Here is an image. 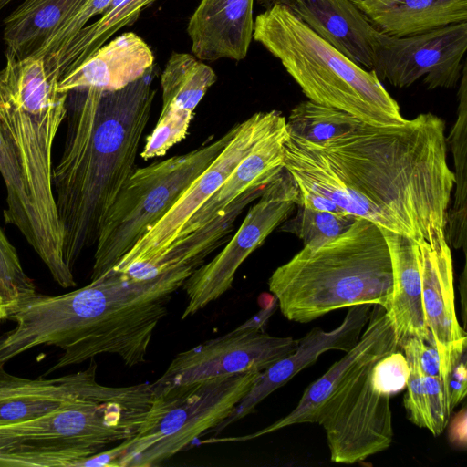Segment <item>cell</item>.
I'll return each mask as SVG.
<instances>
[{
  "instance_id": "cell-4",
  "label": "cell",
  "mask_w": 467,
  "mask_h": 467,
  "mask_svg": "<svg viewBox=\"0 0 467 467\" xmlns=\"http://www.w3.org/2000/svg\"><path fill=\"white\" fill-rule=\"evenodd\" d=\"M61 76L43 57H5L0 69V131L22 171L32 210L34 251L62 288L76 285L63 258V234L52 190V150L67 117L68 92L59 89Z\"/></svg>"
},
{
  "instance_id": "cell-34",
  "label": "cell",
  "mask_w": 467,
  "mask_h": 467,
  "mask_svg": "<svg viewBox=\"0 0 467 467\" xmlns=\"http://www.w3.org/2000/svg\"><path fill=\"white\" fill-rule=\"evenodd\" d=\"M111 0H87L50 35L40 48L31 56L45 61L60 53L76 35L96 16L106 11Z\"/></svg>"
},
{
  "instance_id": "cell-19",
  "label": "cell",
  "mask_w": 467,
  "mask_h": 467,
  "mask_svg": "<svg viewBox=\"0 0 467 467\" xmlns=\"http://www.w3.org/2000/svg\"><path fill=\"white\" fill-rule=\"evenodd\" d=\"M254 0H201L187 34L192 55L202 61L246 57L254 31Z\"/></svg>"
},
{
  "instance_id": "cell-5",
  "label": "cell",
  "mask_w": 467,
  "mask_h": 467,
  "mask_svg": "<svg viewBox=\"0 0 467 467\" xmlns=\"http://www.w3.org/2000/svg\"><path fill=\"white\" fill-rule=\"evenodd\" d=\"M268 287L283 316L298 323L360 304L388 311L392 268L383 233L358 217L340 235L304 245L273 272Z\"/></svg>"
},
{
  "instance_id": "cell-1",
  "label": "cell",
  "mask_w": 467,
  "mask_h": 467,
  "mask_svg": "<svg viewBox=\"0 0 467 467\" xmlns=\"http://www.w3.org/2000/svg\"><path fill=\"white\" fill-rule=\"evenodd\" d=\"M444 121L421 113L397 126L361 122L317 144L288 133L284 165L300 192L420 243L446 239L455 183Z\"/></svg>"
},
{
  "instance_id": "cell-33",
  "label": "cell",
  "mask_w": 467,
  "mask_h": 467,
  "mask_svg": "<svg viewBox=\"0 0 467 467\" xmlns=\"http://www.w3.org/2000/svg\"><path fill=\"white\" fill-rule=\"evenodd\" d=\"M358 219L349 213L317 211L297 205L296 214L286 219L280 231L295 234L304 245L337 237L345 233Z\"/></svg>"
},
{
  "instance_id": "cell-39",
  "label": "cell",
  "mask_w": 467,
  "mask_h": 467,
  "mask_svg": "<svg viewBox=\"0 0 467 467\" xmlns=\"http://www.w3.org/2000/svg\"><path fill=\"white\" fill-rule=\"evenodd\" d=\"M408 347L413 353L424 376L440 377V357L435 347L419 337L407 339L400 347Z\"/></svg>"
},
{
  "instance_id": "cell-32",
  "label": "cell",
  "mask_w": 467,
  "mask_h": 467,
  "mask_svg": "<svg viewBox=\"0 0 467 467\" xmlns=\"http://www.w3.org/2000/svg\"><path fill=\"white\" fill-rule=\"evenodd\" d=\"M38 294L15 246L0 227V296L9 317Z\"/></svg>"
},
{
  "instance_id": "cell-22",
  "label": "cell",
  "mask_w": 467,
  "mask_h": 467,
  "mask_svg": "<svg viewBox=\"0 0 467 467\" xmlns=\"http://www.w3.org/2000/svg\"><path fill=\"white\" fill-rule=\"evenodd\" d=\"M148 44L133 32H124L105 43L78 67L63 76L59 89L70 92L94 88L119 90L141 78L153 66Z\"/></svg>"
},
{
  "instance_id": "cell-20",
  "label": "cell",
  "mask_w": 467,
  "mask_h": 467,
  "mask_svg": "<svg viewBox=\"0 0 467 467\" xmlns=\"http://www.w3.org/2000/svg\"><path fill=\"white\" fill-rule=\"evenodd\" d=\"M286 5L349 60L373 70L380 31L349 0H290Z\"/></svg>"
},
{
  "instance_id": "cell-17",
  "label": "cell",
  "mask_w": 467,
  "mask_h": 467,
  "mask_svg": "<svg viewBox=\"0 0 467 467\" xmlns=\"http://www.w3.org/2000/svg\"><path fill=\"white\" fill-rule=\"evenodd\" d=\"M421 298L426 324L440 357L441 379L446 380L454 354L467 348V337L455 311L451 251L446 239L418 243Z\"/></svg>"
},
{
  "instance_id": "cell-13",
  "label": "cell",
  "mask_w": 467,
  "mask_h": 467,
  "mask_svg": "<svg viewBox=\"0 0 467 467\" xmlns=\"http://www.w3.org/2000/svg\"><path fill=\"white\" fill-rule=\"evenodd\" d=\"M298 204L297 184L284 169L265 187L259 201L249 209L225 247L210 262L194 269L185 280L182 287L187 304L182 319L195 315L231 289L240 265L289 218Z\"/></svg>"
},
{
  "instance_id": "cell-11",
  "label": "cell",
  "mask_w": 467,
  "mask_h": 467,
  "mask_svg": "<svg viewBox=\"0 0 467 467\" xmlns=\"http://www.w3.org/2000/svg\"><path fill=\"white\" fill-rule=\"evenodd\" d=\"M380 358L365 362L351 371L318 413L317 423L325 430L332 462H363L392 443L390 396L379 391L372 382L373 367Z\"/></svg>"
},
{
  "instance_id": "cell-36",
  "label": "cell",
  "mask_w": 467,
  "mask_h": 467,
  "mask_svg": "<svg viewBox=\"0 0 467 467\" xmlns=\"http://www.w3.org/2000/svg\"><path fill=\"white\" fill-rule=\"evenodd\" d=\"M409 367L399 350L379 359L372 370V382L379 391L391 396L406 388Z\"/></svg>"
},
{
  "instance_id": "cell-29",
  "label": "cell",
  "mask_w": 467,
  "mask_h": 467,
  "mask_svg": "<svg viewBox=\"0 0 467 467\" xmlns=\"http://www.w3.org/2000/svg\"><path fill=\"white\" fill-rule=\"evenodd\" d=\"M467 67L463 66L459 96L458 116L456 121L447 138L453 154L455 166L456 186L454 202L451 209L448 212V222L446 227V240L456 248H463L466 245V124H467Z\"/></svg>"
},
{
  "instance_id": "cell-30",
  "label": "cell",
  "mask_w": 467,
  "mask_h": 467,
  "mask_svg": "<svg viewBox=\"0 0 467 467\" xmlns=\"http://www.w3.org/2000/svg\"><path fill=\"white\" fill-rule=\"evenodd\" d=\"M361 122L344 110L308 99L292 109L286 127L290 135L320 144L355 130Z\"/></svg>"
},
{
  "instance_id": "cell-6",
  "label": "cell",
  "mask_w": 467,
  "mask_h": 467,
  "mask_svg": "<svg viewBox=\"0 0 467 467\" xmlns=\"http://www.w3.org/2000/svg\"><path fill=\"white\" fill-rule=\"evenodd\" d=\"M153 398L150 382L114 387L104 396L72 400L35 419L0 424V467H78L134 437Z\"/></svg>"
},
{
  "instance_id": "cell-8",
  "label": "cell",
  "mask_w": 467,
  "mask_h": 467,
  "mask_svg": "<svg viewBox=\"0 0 467 467\" xmlns=\"http://www.w3.org/2000/svg\"><path fill=\"white\" fill-rule=\"evenodd\" d=\"M259 374L226 375L153 389V402L141 428L118 445V467L158 466L183 451L228 416Z\"/></svg>"
},
{
  "instance_id": "cell-24",
  "label": "cell",
  "mask_w": 467,
  "mask_h": 467,
  "mask_svg": "<svg viewBox=\"0 0 467 467\" xmlns=\"http://www.w3.org/2000/svg\"><path fill=\"white\" fill-rule=\"evenodd\" d=\"M356 6L379 31L397 37L467 22V0H366Z\"/></svg>"
},
{
  "instance_id": "cell-23",
  "label": "cell",
  "mask_w": 467,
  "mask_h": 467,
  "mask_svg": "<svg viewBox=\"0 0 467 467\" xmlns=\"http://www.w3.org/2000/svg\"><path fill=\"white\" fill-rule=\"evenodd\" d=\"M381 231L389 247L392 268V295L387 312L394 325L398 346L400 348L407 339L413 337L433 346L422 306L418 244L404 235L389 230Z\"/></svg>"
},
{
  "instance_id": "cell-2",
  "label": "cell",
  "mask_w": 467,
  "mask_h": 467,
  "mask_svg": "<svg viewBox=\"0 0 467 467\" xmlns=\"http://www.w3.org/2000/svg\"><path fill=\"white\" fill-rule=\"evenodd\" d=\"M193 270L182 266L136 280L110 269L66 294L38 293L9 317L15 327L0 335V366L39 346L62 350L43 377L102 354L117 355L130 368L140 365L171 296Z\"/></svg>"
},
{
  "instance_id": "cell-3",
  "label": "cell",
  "mask_w": 467,
  "mask_h": 467,
  "mask_svg": "<svg viewBox=\"0 0 467 467\" xmlns=\"http://www.w3.org/2000/svg\"><path fill=\"white\" fill-rule=\"evenodd\" d=\"M154 67L119 90L94 88L68 92L67 130L52 168V190L63 234V258L73 271L96 244L106 214L136 169L155 89Z\"/></svg>"
},
{
  "instance_id": "cell-38",
  "label": "cell",
  "mask_w": 467,
  "mask_h": 467,
  "mask_svg": "<svg viewBox=\"0 0 467 467\" xmlns=\"http://www.w3.org/2000/svg\"><path fill=\"white\" fill-rule=\"evenodd\" d=\"M429 415L428 430L434 435L441 434L449 421L443 388L440 377L424 376L423 379Z\"/></svg>"
},
{
  "instance_id": "cell-12",
  "label": "cell",
  "mask_w": 467,
  "mask_h": 467,
  "mask_svg": "<svg viewBox=\"0 0 467 467\" xmlns=\"http://www.w3.org/2000/svg\"><path fill=\"white\" fill-rule=\"evenodd\" d=\"M251 318L232 331L178 353L154 389L191 384L220 376L261 372L296 350L298 340L274 337L264 327L277 306L272 295Z\"/></svg>"
},
{
  "instance_id": "cell-35",
  "label": "cell",
  "mask_w": 467,
  "mask_h": 467,
  "mask_svg": "<svg viewBox=\"0 0 467 467\" xmlns=\"http://www.w3.org/2000/svg\"><path fill=\"white\" fill-rule=\"evenodd\" d=\"M401 349L409 367V377L406 384L407 391L404 395V406L409 420L420 428L429 427V415L424 387V375L422 374L412 351L406 346Z\"/></svg>"
},
{
  "instance_id": "cell-15",
  "label": "cell",
  "mask_w": 467,
  "mask_h": 467,
  "mask_svg": "<svg viewBox=\"0 0 467 467\" xmlns=\"http://www.w3.org/2000/svg\"><path fill=\"white\" fill-rule=\"evenodd\" d=\"M365 328L358 343L305 389L296 407L289 414L250 434L224 438L213 436L200 443L245 441L291 425L317 423L322 406L351 371L365 362L383 358L400 348L392 320L382 306L372 305Z\"/></svg>"
},
{
  "instance_id": "cell-43",
  "label": "cell",
  "mask_w": 467,
  "mask_h": 467,
  "mask_svg": "<svg viewBox=\"0 0 467 467\" xmlns=\"http://www.w3.org/2000/svg\"><path fill=\"white\" fill-rule=\"evenodd\" d=\"M351 3H353L355 5H358L363 2H365L366 0H349Z\"/></svg>"
},
{
  "instance_id": "cell-10",
  "label": "cell",
  "mask_w": 467,
  "mask_h": 467,
  "mask_svg": "<svg viewBox=\"0 0 467 467\" xmlns=\"http://www.w3.org/2000/svg\"><path fill=\"white\" fill-rule=\"evenodd\" d=\"M285 120L280 111L271 110L254 113L239 123L235 134L222 151L112 269L136 280L157 276V264L183 225L220 188L240 161Z\"/></svg>"
},
{
  "instance_id": "cell-9",
  "label": "cell",
  "mask_w": 467,
  "mask_h": 467,
  "mask_svg": "<svg viewBox=\"0 0 467 467\" xmlns=\"http://www.w3.org/2000/svg\"><path fill=\"white\" fill-rule=\"evenodd\" d=\"M238 124L218 140L199 149L134 170L100 228L91 280L115 267L169 211L182 192L227 145Z\"/></svg>"
},
{
  "instance_id": "cell-28",
  "label": "cell",
  "mask_w": 467,
  "mask_h": 467,
  "mask_svg": "<svg viewBox=\"0 0 467 467\" xmlns=\"http://www.w3.org/2000/svg\"><path fill=\"white\" fill-rule=\"evenodd\" d=\"M265 187L246 191L234 201L223 215H219L202 229L172 244L157 264L155 275L182 266L196 269L202 265L204 258L220 246L233 231L234 221L244 209L262 195Z\"/></svg>"
},
{
  "instance_id": "cell-7",
  "label": "cell",
  "mask_w": 467,
  "mask_h": 467,
  "mask_svg": "<svg viewBox=\"0 0 467 467\" xmlns=\"http://www.w3.org/2000/svg\"><path fill=\"white\" fill-rule=\"evenodd\" d=\"M253 38L281 62L309 100L371 126L406 121L373 70L362 68L323 40L288 5L276 3L257 15Z\"/></svg>"
},
{
  "instance_id": "cell-42",
  "label": "cell",
  "mask_w": 467,
  "mask_h": 467,
  "mask_svg": "<svg viewBox=\"0 0 467 467\" xmlns=\"http://www.w3.org/2000/svg\"><path fill=\"white\" fill-rule=\"evenodd\" d=\"M14 0H0V12Z\"/></svg>"
},
{
  "instance_id": "cell-40",
  "label": "cell",
  "mask_w": 467,
  "mask_h": 467,
  "mask_svg": "<svg viewBox=\"0 0 467 467\" xmlns=\"http://www.w3.org/2000/svg\"><path fill=\"white\" fill-rule=\"evenodd\" d=\"M289 1L290 0H257V3L261 6L265 7V9H266L276 3H281V4L286 5Z\"/></svg>"
},
{
  "instance_id": "cell-26",
  "label": "cell",
  "mask_w": 467,
  "mask_h": 467,
  "mask_svg": "<svg viewBox=\"0 0 467 467\" xmlns=\"http://www.w3.org/2000/svg\"><path fill=\"white\" fill-rule=\"evenodd\" d=\"M216 79L213 69L192 54L172 52L161 76L160 116L191 121L194 109Z\"/></svg>"
},
{
  "instance_id": "cell-14",
  "label": "cell",
  "mask_w": 467,
  "mask_h": 467,
  "mask_svg": "<svg viewBox=\"0 0 467 467\" xmlns=\"http://www.w3.org/2000/svg\"><path fill=\"white\" fill-rule=\"evenodd\" d=\"M466 50L467 22L400 37L380 32L373 71L397 88L423 78L428 89L451 88L461 79Z\"/></svg>"
},
{
  "instance_id": "cell-25",
  "label": "cell",
  "mask_w": 467,
  "mask_h": 467,
  "mask_svg": "<svg viewBox=\"0 0 467 467\" xmlns=\"http://www.w3.org/2000/svg\"><path fill=\"white\" fill-rule=\"evenodd\" d=\"M87 0H24L4 19L5 57L36 53L50 35Z\"/></svg>"
},
{
  "instance_id": "cell-27",
  "label": "cell",
  "mask_w": 467,
  "mask_h": 467,
  "mask_svg": "<svg viewBox=\"0 0 467 467\" xmlns=\"http://www.w3.org/2000/svg\"><path fill=\"white\" fill-rule=\"evenodd\" d=\"M157 0H126L115 7H108L98 20L84 26L57 56L45 61L61 78L85 60L122 27L132 25L143 9Z\"/></svg>"
},
{
  "instance_id": "cell-41",
  "label": "cell",
  "mask_w": 467,
  "mask_h": 467,
  "mask_svg": "<svg viewBox=\"0 0 467 467\" xmlns=\"http://www.w3.org/2000/svg\"><path fill=\"white\" fill-rule=\"evenodd\" d=\"M7 320H8V314L3 305V302H2V299L0 296V322L7 321Z\"/></svg>"
},
{
  "instance_id": "cell-18",
  "label": "cell",
  "mask_w": 467,
  "mask_h": 467,
  "mask_svg": "<svg viewBox=\"0 0 467 467\" xmlns=\"http://www.w3.org/2000/svg\"><path fill=\"white\" fill-rule=\"evenodd\" d=\"M98 365L91 358L83 370L53 379H26L9 374L0 366V424L35 419L64 404L109 393L114 387L98 382Z\"/></svg>"
},
{
  "instance_id": "cell-21",
  "label": "cell",
  "mask_w": 467,
  "mask_h": 467,
  "mask_svg": "<svg viewBox=\"0 0 467 467\" xmlns=\"http://www.w3.org/2000/svg\"><path fill=\"white\" fill-rule=\"evenodd\" d=\"M287 138L285 120L240 161L220 188L183 225L172 244L202 229L219 215H223L233 202L246 191L265 187L272 182L285 169V143Z\"/></svg>"
},
{
  "instance_id": "cell-16",
  "label": "cell",
  "mask_w": 467,
  "mask_h": 467,
  "mask_svg": "<svg viewBox=\"0 0 467 467\" xmlns=\"http://www.w3.org/2000/svg\"><path fill=\"white\" fill-rule=\"evenodd\" d=\"M371 306L370 304H360L348 307L342 323L331 331L312 328L298 340L295 351L260 372L250 389L213 432L219 434L231 424L247 416L268 395L315 363L322 353L327 350L346 353L351 349L359 340L368 323Z\"/></svg>"
},
{
  "instance_id": "cell-37",
  "label": "cell",
  "mask_w": 467,
  "mask_h": 467,
  "mask_svg": "<svg viewBox=\"0 0 467 467\" xmlns=\"http://www.w3.org/2000/svg\"><path fill=\"white\" fill-rule=\"evenodd\" d=\"M467 348L456 353L451 361L449 372L442 384L446 410L451 416L452 410L465 398L467 391L466 370Z\"/></svg>"
},
{
  "instance_id": "cell-31",
  "label": "cell",
  "mask_w": 467,
  "mask_h": 467,
  "mask_svg": "<svg viewBox=\"0 0 467 467\" xmlns=\"http://www.w3.org/2000/svg\"><path fill=\"white\" fill-rule=\"evenodd\" d=\"M0 174L6 190L4 221L16 226L34 249L36 244L34 220L26 182L12 148L0 131Z\"/></svg>"
}]
</instances>
